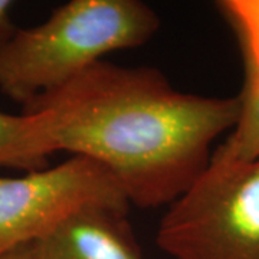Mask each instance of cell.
Wrapping results in <instances>:
<instances>
[{
  "label": "cell",
  "instance_id": "obj_5",
  "mask_svg": "<svg viewBox=\"0 0 259 259\" xmlns=\"http://www.w3.org/2000/svg\"><path fill=\"white\" fill-rule=\"evenodd\" d=\"M127 213L105 204L82 207L32 243L33 259H143Z\"/></svg>",
  "mask_w": 259,
  "mask_h": 259
},
{
  "label": "cell",
  "instance_id": "obj_9",
  "mask_svg": "<svg viewBox=\"0 0 259 259\" xmlns=\"http://www.w3.org/2000/svg\"><path fill=\"white\" fill-rule=\"evenodd\" d=\"M0 259H33V252H32V245L29 246H23L20 249L10 252L8 255L2 256Z\"/></svg>",
  "mask_w": 259,
  "mask_h": 259
},
{
  "label": "cell",
  "instance_id": "obj_3",
  "mask_svg": "<svg viewBox=\"0 0 259 259\" xmlns=\"http://www.w3.org/2000/svg\"><path fill=\"white\" fill-rule=\"evenodd\" d=\"M156 242L171 259H259V157H210L168 206Z\"/></svg>",
  "mask_w": 259,
  "mask_h": 259
},
{
  "label": "cell",
  "instance_id": "obj_4",
  "mask_svg": "<svg viewBox=\"0 0 259 259\" xmlns=\"http://www.w3.org/2000/svg\"><path fill=\"white\" fill-rule=\"evenodd\" d=\"M94 204L130 209L117 179L93 158L69 156L25 176L0 177V258L42 239L65 218Z\"/></svg>",
  "mask_w": 259,
  "mask_h": 259
},
{
  "label": "cell",
  "instance_id": "obj_6",
  "mask_svg": "<svg viewBox=\"0 0 259 259\" xmlns=\"http://www.w3.org/2000/svg\"><path fill=\"white\" fill-rule=\"evenodd\" d=\"M216 6L238 40L245 75L238 121L212 156L250 161L259 157V0H222Z\"/></svg>",
  "mask_w": 259,
  "mask_h": 259
},
{
  "label": "cell",
  "instance_id": "obj_2",
  "mask_svg": "<svg viewBox=\"0 0 259 259\" xmlns=\"http://www.w3.org/2000/svg\"><path fill=\"white\" fill-rule=\"evenodd\" d=\"M160 29L140 0H71L0 48V91L26 107L115 51L147 44Z\"/></svg>",
  "mask_w": 259,
  "mask_h": 259
},
{
  "label": "cell",
  "instance_id": "obj_1",
  "mask_svg": "<svg viewBox=\"0 0 259 259\" xmlns=\"http://www.w3.org/2000/svg\"><path fill=\"white\" fill-rule=\"evenodd\" d=\"M23 111L37 115L51 154L93 158L130 204L153 209L170 206L203 173L214 140L236 124L239 101L182 93L153 66L102 59Z\"/></svg>",
  "mask_w": 259,
  "mask_h": 259
},
{
  "label": "cell",
  "instance_id": "obj_8",
  "mask_svg": "<svg viewBox=\"0 0 259 259\" xmlns=\"http://www.w3.org/2000/svg\"><path fill=\"white\" fill-rule=\"evenodd\" d=\"M13 5L15 3L10 0H0V48L18 30V28L12 22V15H10Z\"/></svg>",
  "mask_w": 259,
  "mask_h": 259
},
{
  "label": "cell",
  "instance_id": "obj_7",
  "mask_svg": "<svg viewBox=\"0 0 259 259\" xmlns=\"http://www.w3.org/2000/svg\"><path fill=\"white\" fill-rule=\"evenodd\" d=\"M49 156L36 114L0 111V167L36 171L47 168Z\"/></svg>",
  "mask_w": 259,
  "mask_h": 259
}]
</instances>
